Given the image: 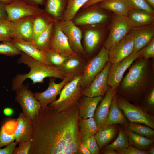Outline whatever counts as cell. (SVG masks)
Returning a JSON list of instances; mask_svg holds the SVG:
<instances>
[{
  "label": "cell",
  "mask_w": 154,
  "mask_h": 154,
  "mask_svg": "<svg viewBox=\"0 0 154 154\" xmlns=\"http://www.w3.org/2000/svg\"><path fill=\"white\" fill-rule=\"evenodd\" d=\"M77 104L60 112L41 107L33 120L29 154H80Z\"/></svg>",
  "instance_id": "obj_1"
},
{
  "label": "cell",
  "mask_w": 154,
  "mask_h": 154,
  "mask_svg": "<svg viewBox=\"0 0 154 154\" xmlns=\"http://www.w3.org/2000/svg\"><path fill=\"white\" fill-rule=\"evenodd\" d=\"M17 61L18 64L26 65L30 68L26 74H17L12 80L11 90L15 91L23 85L24 81L29 78L33 84L42 83L46 78H54L63 80L66 75L59 71L57 67L48 65L39 62L22 52Z\"/></svg>",
  "instance_id": "obj_2"
},
{
  "label": "cell",
  "mask_w": 154,
  "mask_h": 154,
  "mask_svg": "<svg viewBox=\"0 0 154 154\" xmlns=\"http://www.w3.org/2000/svg\"><path fill=\"white\" fill-rule=\"evenodd\" d=\"M82 74L75 76L63 88L58 98L48 106L60 112L77 104L82 96L80 84Z\"/></svg>",
  "instance_id": "obj_3"
},
{
  "label": "cell",
  "mask_w": 154,
  "mask_h": 154,
  "mask_svg": "<svg viewBox=\"0 0 154 154\" xmlns=\"http://www.w3.org/2000/svg\"><path fill=\"white\" fill-rule=\"evenodd\" d=\"M133 28L127 16L114 13L110 32L104 46L108 51L124 37Z\"/></svg>",
  "instance_id": "obj_4"
},
{
  "label": "cell",
  "mask_w": 154,
  "mask_h": 154,
  "mask_svg": "<svg viewBox=\"0 0 154 154\" xmlns=\"http://www.w3.org/2000/svg\"><path fill=\"white\" fill-rule=\"evenodd\" d=\"M109 61L108 50L103 46L98 54L86 62L84 66L80 82L82 90L89 85Z\"/></svg>",
  "instance_id": "obj_5"
},
{
  "label": "cell",
  "mask_w": 154,
  "mask_h": 154,
  "mask_svg": "<svg viewBox=\"0 0 154 154\" xmlns=\"http://www.w3.org/2000/svg\"><path fill=\"white\" fill-rule=\"evenodd\" d=\"M15 100L20 105L23 113L27 117L33 120L38 113L41 105L34 97L27 85H23L15 91Z\"/></svg>",
  "instance_id": "obj_6"
},
{
  "label": "cell",
  "mask_w": 154,
  "mask_h": 154,
  "mask_svg": "<svg viewBox=\"0 0 154 154\" xmlns=\"http://www.w3.org/2000/svg\"><path fill=\"white\" fill-rule=\"evenodd\" d=\"M143 59L134 64L123 79L121 86L124 90H135L143 84L146 77L147 63Z\"/></svg>",
  "instance_id": "obj_7"
},
{
  "label": "cell",
  "mask_w": 154,
  "mask_h": 154,
  "mask_svg": "<svg viewBox=\"0 0 154 154\" xmlns=\"http://www.w3.org/2000/svg\"><path fill=\"white\" fill-rule=\"evenodd\" d=\"M7 19L15 21L23 18L36 16L44 11L38 5L27 3L21 0H14L8 4H5Z\"/></svg>",
  "instance_id": "obj_8"
},
{
  "label": "cell",
  "mask_w": 154,
  "mask_h": 154,
  "mask_svg": "<svg viewBox=\"0 0 154 154\" xmlns=\"http://www.w3.org/2000/svg\"><path fill=\"white\" fill-rule=\"evenodd\" d=\"M83 10L72 20L78 26H94L102 24L108 19L107 14L96 4Z\"/></svg>",
  "instance_id": "obj_9"
},
{
  "label": "cell",
  "mask_w": 154,
  "mask_h": 154,
  "mask_svg": "<svg viewBox=\"0 0 154 154\" xmlns=\"http://www.w3.org/2000/svg\"><path fill=\"white\" fill-rule=\"evenodd\" d=\"M117 102L119 108L123 110L131 123L143 124L154 128V122L151 117L141 109L123 98H117Z\"/></svg>",
  "instance_id": "obj_10"
},
{
  "label": "cell",
  "mask_w": 154,
  "mask_h": 154,
  "mask_svg": "<svg viewBox=\"0 0 154 154\" xmlns=\"http://www.w3.org/2000/svg\"><path fill=\"white\" fill-rule=\"evenodd\" d=\"M111 63L110 61L94 78L89 85L83 89L82 95L90 97L102 96L109 89L108 83L109 70Z\"/></svg>",
  "instance_id": "obj_11"
},
{
  "label": "cell",
  "mask_w": 154,
  "mask_h": 154,
  "mask_svg": "<svg viewBox=\"0 0 154 154\" xmlns=\"http://www.w3.org/2000/svg\"><path fill=\"white\" fill-rule=\"evenodd\" d=\"M75 76L67 75L60 82H55V79L54 78H50L48 86L47 89L42 92L33 93L35 98L38 100L41 107L47 106L56 100L57 96L59 95L64 86Z\"/></svg>",
  "instance_id": "obj_12"
},
{
  "label": "cell",
  "mask_w": 154,
  "mask_h": 154,
  "mask_svg": "<svg viewBox=\"0 0 154 154\" xmlns=\"http://www.w3.org/2000/svg\"><path fill=\"white\" fill-rule=\"evenodd\" d=\"M59 25L67 37L73 50L77 54L84 55L85 52L82 44V34L80 29L72 20L58 21Z\"/></svg>",
  "instance_id": "obj_13"
},
{
  "label": "cell",
  "mask_w": 154,
  "mask_h": 154,
  "mask_svg": "<svg viewBox=\"0 0 154 154\" xmlns=\"http://www.w3.org/2000/svg\"><path fill=\"white\" fill-rule=\"evenodd\" d=\"M138 58V51L133 52L121 61L111 64L108 73V85L115 88L117 87L125 71Z\"/></svg>",
  "instance_id": "obj_14"
},
{
  "label": "cell",
  "mask_w": 154,
  "mask_h": 154,
  "mask_svg": "<svg viewBox=\"0 0 154 154\" xmlns=\"http://www.w3.org/2000/svg\"><path fill=\"white\" fill-rule=\"evenodd\" d=\"M133 39L130 31L108 51L109 61L112 64L119 62L133 52Z\"/></svg>",
  "instance_id": "obj_15"
},
{
  "label": "cell",
  "mask_w": 154,
  "mask_h": 154,
  "mask_svg": "<svg viewBox=\"0 0 154 154\" xmlns=\"http://www.w3.org/2000/svg\"><path fill=\"white\" fill-rule=\"evenodd\" d=\"M53 33L49 45V50L56 51L68 57L76 55V53L71 48L68 39L60 29L58 22L54 21Z\"/></svg>",
  "instance_id": "obj_16"
},
{
  "label": "cell",
  "mask_w": 154,
  "mask_h": 154,
  "mask_svg": "<svg viewBox=\"0 0 154 154\" xmlns=\"http://www.w3.org/2000/svg\"><path fill=\"white\" fill-rule=\"evenodd\" d=\"M130 31L133 39V52H137L147 45L154 38V23L133 27Z\"/></svg>",
  "instance_id": "obj_17"
},
{
  "label": "cell",
  "mask_w": 154,
  "mask_h": 154,
  "mask_svg": "<svg viewBox=\"0 0 154 154\" xmlns=\"http://www.w3.org/2000/svg\"><path fill=\"white\" fill-rule=\"evenodd\" d=\"M17 125L14 133L15 140L19 145L31 140L33 131V120L20 113L17 119Z\"/></svg>",
  "instance_id": "obj_18"
},
{
  "label": "cell",
  "mask_w": 154,
  "mask_h": 154,
  "mask_svg": "<svg viewBox=\"0 0 154 154\" xmlns=\"http://www.w3.org/2000/svg\"><path fill=\"white\" fill-rule=\"evenodd\" d=\"M115 89V88H112L107 90L96 109L93 117L98 129L104 125L107 121Z\"/></svg>",
  "instance_id": "obj_19"
},
{
  "label": "cell",
  "mask_w": 154,
  "mask_h": 154,
  "mask_svg": "<svg viewBox=\"0 0 154 154\" xmlns=\"http://www.w3.org/2000/svg\"><path fill=\"white\" fill-rule=\"evenodd\" d=\"M11 42L17 48L28 55L44 64L54 66L47 60L46 52L39 50L31 42L17 38H14Z\"/></svg>",
  "instance_id": "obj_20"
},
{
  "label": "cell",
  "mask_w": 154,
  "mask_h": 154,
  "mask_svg": "<svg viewBox=\"0 0 154 154\" xmlns=\"http://www.w3.org/2000/svg\"><path fill=\"white\" fill-rule=\"evenodd\" d=\"M102 98V96L90 97L82 95L77 104L80 118L86 119L93 117Z\"/></svg>",
  "instance_id": "obj_21"
},
{
  "label": "cell",
  "mask_w": 154,
  "mask_h": 154,
  "mask_svg": "<svg viewBox=\"0 0 154 154\" xmlns=\"http://www.w3.org/2000/svg\"><path fill=\"white\" fill-rule=\"evenodd\" d=\"M79 54L71 56L60 66L57 67L58 70L66 75L74 76L82 74L86 62Z\"/></svg>",
  "instance_id": "obj_22"
},
{
  "label": "cell",
  "mask_w": 154,
  "mask_h": 154,
  "mask_svg": "<svg viewBox=\"0 0 154 154\" xmlns=\"http://www.w3.org/2000/svg\"><path fill=\"white\" fill-rule=\"evenodd\" d=\"M127 17L133 27H137L154 23V15L135 7L129 11Z\"/></svg>",
  "instance_id": "obj_23"
},
{
  "label": "cell",
  "mask_w": 154,
  "mask_h": 154,
  "mask_svg": "<svg viewBox=\"0 0 154 154\" xmlns=\"http://www.w3.org/2000/svg\"><path fill=\"white\" fill-rule=\"evenodd\" d=\"M91 26L84 33V50L88 54L93 52L97 47L101 41L102 33L99 29Z\"/></svg>",
  "instance_id": "obj_24"
},
{
  "label": "cell",
  "mask_w": 154,
  "mask_h": 154,
  "mask_svg": "<svg viewBox=\"0 0 154 154\" xmlns=\"http://www.w3.org/2000/svg\"><path fill=\"white\" fill-rule=\"evenodd\" d=\"M35 17H27L15 21L17 27L16 38L28 42L33 41V24Z\"/></svg>",
  "instance_id": "obj_25"
},
{
  "label": "cell",
  "mask_w": 154,
  "mask_h": 154,
  "mask_svg": "<svg viewBox=\"0 0 154 154\" xmlns=\"http://www.w3.org/2000/svg\"><path fill=\"white\" fill-rule=\"evenodd\" d=\"M102 9L112 11L114 13L127 16L129 11L134 7L127 0H106L99 3Z\"/></svg>",
  "instance_id": "obj_26"
},
{
  "label": "cell",
  "mask_w": 154,
  "mask_h": 154,
  "mask_svg": "<svg viewBox=\"0 0 154 154\" xmlns=\"http://www.w3.org/2000/svg\"><path fill=\"white\" fill-rule=\"evenodd\" d=\"M68 1V0H45L44 9L54 21H59L62 20Z\"/></svg>",
  "instance_id": "obj_27"
},
{
  "label": "cell",
  "mask_w": 154,
  "mask_h": 154,
  "mask_svg": "<svg viewBox=\"0 0 154 154\" xmlns=\"http://www.w3.org/2000/svg\"><path fill=\"white\" fill-rule=\"evenodd\" d=\"M54 21L51 22L43 32L34 40L31 42L39 50L46 52L49 50V45L54 29Z\"/></svg>",
  "instance_id": "obj_28"
},
{
  "label": "cell",
  "mask_w": 154,
  "mask_h": 154,
  "mask_svg": "<svg viewBox=\"0 0 154 154\" xmlns=\"http://www.w3.org/2000/svg\"><path fill=\"white\" fill-rule=\"evenodd\" d=\"M17 37L15 22L0 19V41H11Z\"/></svg>",
  "instance_id": "obj_29"
},
{
  "label": "cell",
  "mask_w": 154,
  "mask_h": 154,
  "mask_svg": "<svg viewBox=\"0 0 154 154\" xmlns=\"http://www.w3.org/2000/svg\"><path fill=\"white\" fill-rule=\"evenodd\" d=\"M127 122V119L117 105V98L114 96L110 106L108 119L104 125L109 126L117 123L123 124Z\"/></svg>",
  "instance_id": "obj_30"
},
{
  "label": "cell",
  "mask_w": 154,
  "mask_h": 154,
  "mask_svg": "<svg viewBox=\"0 0 154 154\" xmlns=\"http://www.w3.org/2000/svg\"><path fill=\"white\" fill-rule=\"evenodd\" d=\"M79 127L81 142L95 135L99 129L93 117L86 119L80 118Z\"/></svg>",
  "instance_id": "obj_31"
},
{
  "label": "cell",
  "mask_w": 154,
  "mask_h": 154,
  "mask_svg": "<svg viewBox=\"0 0 154 154\" xmlns=\"http://www.w3.org/2000/svg\"><path fill=\"white\" fill-rule=\"evenodd\" d=\"M53 21L52 17L45 11L35 16L33 24V41Z\"/></svg>",
  "instance_id": "obj_32"
},
{
  "label": "cell",
  "mask_w": 154,
  "mask_h": 154,
  "mask_svg": "<svg viewBox=\"0 0 154 154\" xmlns=\"http://www.w3.org/2000/svg\"><path fill=\"white\" fill-rule=\"evenodd\" d=\"M116 133L115 128L112 125H104L100 128L95 135L100 149L108 143L112 139Z\"/></svg>",
  "instance_id": "obj_33"
},
{
  "label": "cell",
  "mask_w": 154,
  "mask_h": 154,
  "mask_svg": "<svg viewBox=\"0 0 154 154\" xmlns=\"http://www.w3.org/2000/svg\"><path fill=\"white\" fill-rule=\"evenodd\" d=\"M89 0H68L62 20H72L79 10Z\"/></svg>",
  "instance_id": "obj_34"
},
{
  "label": "cell",
  "mask_w": 154,
  "mask_h": 154,
  "mask_svg": "<svg viewBox=\"0 0 154 154\" xmlns=\"http://www.w3.org/2000/svg\"><path fill=\"white\" fill-rule=\"evenodd\" d=\"M140 124L130 123L127 124L126 127L129 131L147 137L153 138L154 135V131L153 129Z\"/></svg>",
  "instance_id": "obj_35"
},
{
  "label": "cell",
  "mask_w": 154,
  "mask_h": 154,
  "mask_svg": "<svg viewBox=\"0 0 154 154\" xmlns=\"http://www.w3.org/2000/svg\"><path fill=\"white\" fill-rule=\"evenodd\" d=\"M126 132L132 142L140 148H147L152 145L153 142L152 139L134 132L128 130Z\"/></svg>",
  "instance_id": "obj_36"
},
{
  "label": "cell",
  "mask_w": 154,
  "mask_h": 154,
  "mask_svg": "<svg viewBox=\"0 0 154 154\" xmlns=\"http://www.w3.org/2000/svg\"><path fill=\"white\" fill-rule=\"evenodd\" d=\"M129 146L127 135L121 130L117 138L106 147V149L118 150L125 149Z\"/></svg>",
  "instance_id": "obj_37"
},
{
  "label": "cell",
  "mask_w": 154,
  "mask_h": 154,
  "mask_svg": "<svg viewBox=\"0 0 154 154\" xmlns=\"http://www.w3.org/2000/svg\"><path fill=\"white\" fill-rule=\"evenodd\" d=\"M22 52L17 48L11 41L0 43V54L9 56L21 55Z\"/></svg>",
  "instance_id": "obj_38"
},
{
  "label": "cell",
  "mask_w": 154,
  "mask_h": 154,
  "mask_svg": "<svg viewBox=\"0 0 154 154\" xmlns=\"http://www.w3.org/2000/svg\"><path fill=\"white\" fill-rule=\"evenodd\" d=\"M46 58L52 65L58 67L61 65L68 57L54 51L49 50L46 52Z\"/></svg>",
  "instance_id": "obj_39"
},
{
  "label": "cell",
  "mask_w": 154,
  "mask_h": 154,
  "mask_svg": "<svg viewBox=\"0 0 154 154\" xmlns=\"http://www.w3.org/2000/svg\"><path fill=\"white\" fill-rule=\"evenodd\" d=\"M139 57L147 60L154 57V38L145 47L138 51Z\"/></svg>",
  "instance_id": "obj_40"
},
{
  "label": "cell",
  "mask_w": 154,
  "mask_h": 154,
  "mask_svg": "<svg viewBox=\"0 0 154 154\" xmlns=\"http://www.w3.org/2000/svg\"><path fill=\"white\" fill-rule=\"evenodd\" d=\"M81 143L89 150L91 154H97L100 148L97 142L95 135L91 136L82 141Z\"/></svg>",
  "instance_id": "obj_41"
},
{
  "label": "cell",
  "mask_w": 154,
  "mask_h": 154,
  "mask_svg": "<svg viewBox=\"0 0 154 154\" xmlns=\"http://www.w3.org/2000/svg\"><path fill=\"white\" fill-rule=\"evenodd\" d=\"M15 140L14 133L10 134L1 126L0 128V147L6 146Z\"/></svg>",
  "instance_id": "obj_42"
},
{
  "label": "cell",
  "mask_w": 154,
  "mask_h": 154,
  "mask_svg": "<svg viewBox=\"0 0 154 154\" xmlns=\"http://www.w3.org/2000/svg\"><path fill=\"white\" fill-rule=\"evenodd\" d=\"M134 7L147 11L154 15V10L145 0H127Z\"/></svg>",
  "instance_id": "obj_43"
},
{
  "label": "cell",
  "mask_w": 154,
  "mask_h": 154,
  "mask_svg": "<svg viewBox=\"0 0 154 154\" xmlns=\"http://www.w3.org/2000/svg\"><path fill=\"white\" fill-rule=\"evenodd\" d=\"M32 145V139L25 141L16 147L13 154H29Z\"/></svg>",
  "instance_id": "obj_44"
},
{
  "label": "cell",
  "mask_w": 154,
  "mask_h": 154,
  "mask_svg": "<svg viewBox=\"0 0 154 154\" xmlns=\"http://www.w3.org/2000/svg\"><path fill=\"white\" fill-rule=\"evenodd\" d=\"M116 150L119 153L121 154H147L148 153L147 152L132 146H129L125 149Z\"/></svg>",
  "instance_id": "obj_45"
},
{
  "label": "cell",
  "mask_w": 154,
  "mask_h": 154,
  "mask_svg": "<svg viewBox=\"0 0 154 154\" xmlns=\"http://www.w3.org/2000/svg\"><path fill=\"white\" fill-rule=\"evenodd\" d=\"M17 142L13 141L4 148L0 147V154H13Z\"/></svg>",
  "instance_id": "obj_46"
},
{
  "label": "cell",
  "mask_w": 154,
  "mask_h": 154,
  "mask_svg": "<svg viewBox=\"0 0 154 154\" xmlns=\"http://www.w3.org/2000/svg\"><path fill=\"white\" fill-rule=\"evenodd\" d=\"M29 4L38 5H44L45 0H21Z\"/></svg>",
  "instance_id": "obj_47"
},
{
  "label": "cell",
  "mask_w": 154,
  "mask_h": 154,
  "mask_svg": "<svg viewBox=\"0 0 154 154\" xmlns=\"http://www.w3.org/2000/svg\"><path fill=\"white\" fill-rule=\"evenodd\" d=\"M7 17L5 4L0 3V19H7Z\"/></svg>",
  "instance_id": "obj_48"
},
{
  "label": "cell",
  "mask_w": 154,
  "mask_h": 154,
  "mask_svg": "<svg viewBox=\"0 0 154 154\" xmlns=\"http://www.w3.org/2000/svg\"><path fill=\"white\" fill-rule=\"evenodd\" d=\"M147 101L149 104L153 106L154 104V89H153L149 94L147 98Z\"/></svg>",
  "instance_id": "obj_49"
},
{
  "label": "cell",
  "mask_w": 154,
  "mask_h": 154,
  "mask_svg": "<svg viewBox=\"0 0 154 154\" xmlns=\"http://www.w3.org/2000/svg\"><path fill=\"white\" fill-rule=\"evenodd\" d=\"M106 0H89L82 7L83 9Z\"/></svg>",
  "instance_id": "obj_50"
},
{
  "label": "cell",
  "mask_w": 154,
  "mask_h": 154,
  "mask_svg": "<svg viewBox=\"0 0 154 154\" xmlns=\"http://www.w3.org/2000/svg\"><path fill=\"white\" fill-rule=\"evenodd\" d=\"M79 149L80 154H91L88 148L82 143L79 145Z\"/></svg>",
  "instance_id": "obj_51"
},
{
  "label": "cell",
  "mask_w": 154,
  "mask_h": 154,
  "mask_svg": "<svg viewBox=\"0 0 154 154\" xmlns=\"http://www.w3.org/2000/svg\"><path fill=\"white\" fill-rule=\"evenodd\" d=\"M3 114L6 116H10L13 113V110L9 107H6L4 108L3 111Z\"/></svg>",
  "instance_id": "obj_52"
},
{
  "label": "cell",
  "mask_w": 154,
  "mask_h": 154,
  "mask_svg": "<svg viewBox=\"0 0 154 154\" xmlns=\"http://www.w3.org/2000/svg\"><path fill=\"white\" fill-rule=\"evenodd\" d=\"M103 153L104 154H118L114 150L112 149H106V150L103 152Z\"/></svg>",
  "instance_id": "obj_53"
},
{
  "label": "cell",
  "mask_w": 154,
  "mask_h": 154,
  "mask_svg": "<svg viewBox=\"0 0 154 154\" xmlns=\"http://www.w3.org/2000/svg\"><path fill=\"white\" fill-rule=\"evenodd\" d=\"M147 3L153 9L154 8V0H145Z\"/></svg>",
  "instance_id": "obj_54"
},
{
  "label": "cell",
  "mask_w": 154,
  "mask_h": 154,
  "mask_svg": "<svg viewBox=\"0 0 154 154\" xmlns=\"http://www.w3.org/2000/svg\"><path fill=\"white\" fill-rule=\"evenodd\" d=\"M14 0H0V3L4 4H8L12 3Z\"/></svg>",
  "instance_id": "obj_55"
},
{
  "label": "cell",
  "mask_w": 154,
  "mask_h": 154,
  "mask_svg": "<svg viewBox=\"0 0 154 154\" xmlns=\"http://www.w3.org/2000/svg\"><path fill=\"white\" fill-rule=\"evenodd\" d=\"M149 153L151 154H154V147H152L150 149L149 152Z\"/></svg>",
  "instance_id": "obj_56"
}]
</instances>
